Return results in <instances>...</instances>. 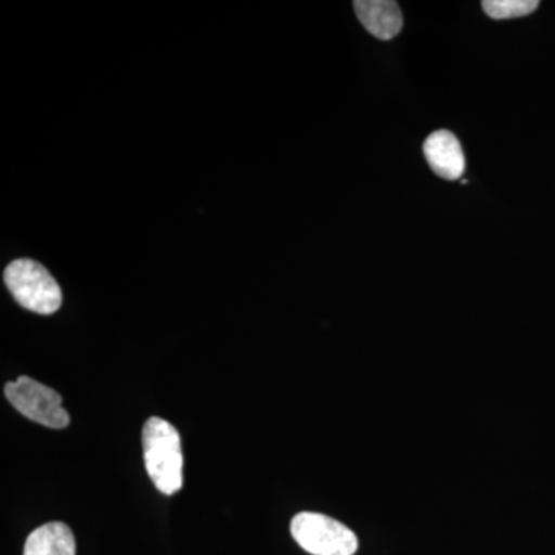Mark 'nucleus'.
I'll return each mask as SVG.
<instances>
[{
  "instance_id": "obj_3",
  "label": "nucleus",
  "mask_w": 555,
  "mask_h": 555,
  "mask_svg": "<svg viewBox=\"0 0 555 555\" xmlns=\"http://www.w3.org/2000/svg\"><path fill=\"white\" fill-rule=\"evenodd\" d=\"M291 532L295 542L312 555H353L358 550L356 532L324 514H297Z\"/></svg>"
},
{
  "instance_id": "obj_4",
  "label": "nucleus",
  "mask_w": 555,
  "mask_h": 555,
  "mask_svg": "<svg viewBox=\"0 0 555 555\" xmlns=\"http://www.w3.org/2000/svg\"><path fill=\"white\" fill-rule=\"evenodd\" d=\"M5 397L22 415L39 425L50 429H64L69 425V415L62 408L60 393L36 379L20 377L7 383Z\"/></svg>"
},
{
  "instance_id": "obj_2",
  "label": "nucleus",
  "mask_w": 555,
  "mask_h": 555,
  "mask_svg": "<svg viewBox=\"0 0 555 555\" xmlns=\"http://www.w3.org/2000/svg\"><path fill=\"white\" fill-rule=\"evenodd\" d=\"M10 294L22 308L51 315L62 305V291L49 270L33 259L22 258L7 266L3 273Z\"/></svg>"
},
{
  "instance_id": "obj_5",
  "label": "nucleus",
  "mask_w": 555,
  "mask_h": 555,
  "mask_svg": "<svg viewBox=\"0 0 555 555\" xmlns=\"http://www.w3.org/2000/svg\"><path fill=\"white\" fill-rule=\"evenodd\" d=\"M425 158L437 177L455 181L465 173L466 159L462 144L448 130L434 131L425 141Z\"/></svg>"
},
{
  "instance_id": "obj_8",
  "label": "nucleus",
  "mask_w": 555,
  "mask_h": 555,
  "mask_svg": "<svg viewBox=\"0 0 555 555\" xmlns=\"http://www.w3.org/2000/svg\"><path fill=\"white\" fill-rule=\"evenodd\" d=\"M481 5L491 20L502 21L528 16L539 9L540 3L537 0H485Z\"/></svg>"
},
{
  "instance_id": "obj_6",
  "label": "nucleus",
  "mask_w": 555,
  "mask_h": 555,
  "mask_svg": "<svg viewBox=\"0 0 555 555\" xmlns=\"http://www.w3.org/2000/svg\"><path fill=\"white\" fill-rule=\"evenodd\" d=\"M353 9L363 27L375 38L393 39L403 28V14L393 0H356Z\"/></svg>"
},
{
  "instance_id": "obj_7",
  "label": "nucleus",
  "mask_w": 555,
  "mask_h": 555,
  "mask_svg": "<svg viewBox=\"0 0 555 555\" xmlns=\"http://www.w3.org/2000/svg\"><path fill=\"white\" fill-rule=\"evenodd\" d=\"M24 555H76L75 535L61 521L39 526L28 535Z\"/></svg>"
},
{
  "instance_id": "obj_1",
  "label": "nucleus",
  "mask_w": 555,
  "mask_h": 555,
  "mask_svg": "<svg viewBox=\"0 0 555 555\" xmlns=\"http://www.w3.org/2000/svg\"><path fill=\"white\" fill-rule=\"evenodd\" d=\"M145 469L150 480L163 494L182 488L181 437L177 427L159 416H152L142 429Z\"/></svg>"
}]
</instances>
